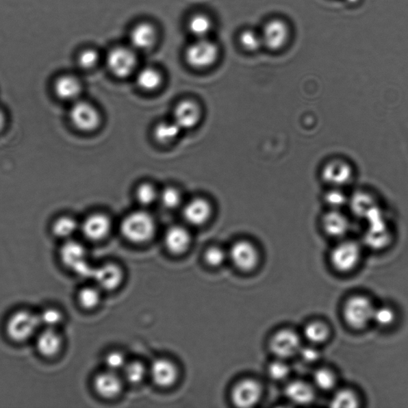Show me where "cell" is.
Returning a JSON list of instances; mask_svg holds the SVG:
<instances>
[{
  "mask_svg": "<svg viewBox=\"0 0 408 408\" xmlns=\"http://www.w3.org/2000/svg\"><path fill=\"white\" fill-rule=\"evenodd\" d=\"M218 57V47L213 42L201 38L188 47L186 53L188 64L196 69H205L215 63Z\"/></svg>",
  "mask_w": 408,
  "mask_h": 408,
  "instance_id": "obj_4",
  "label": "cell"
},
{
  "mask_svg": "<svg viewBox=\"0 0 408 408\" xmlns=\"http://www.w3.org/2000/svg\"><path fill=\"white\" fill-rule=\"evenodd\" d=\"M359 405L357 395L350 390L338 391L331 400V407L336 408H357Z\"/></svg>",
  "mask_w": 408,
  "mask_h": 408,
  "instance_id": "obj_32",
  "label": "cell"
},
{
  "mask_svg": "<svg viewBox=\"0 0 408 408\" xmlns=\"http://www.w3.org/2000/svg\"><path fill=\"white\" fill-rule=\"evenodd\" d=\"M329 335L328 325L320 320L306 324L304 329V337L312 346L324 343L329 339Z\"/></svg>",
  "mask_w": 408,
  "mask_h": 408,
  "instance_id": "obj_26",
  "label": "cell"
},
{
  "mask_svg": "<svg viewBox=\"0 0 408 408\" xmlns=\"http://www.w3.org/2000/svg\"><path fill=\"white\" fill-rule=\"evenodd\" d=\"M61 259L63 264L81 273L87 274V266L85 261L86 251L84 246L76 241L68 240L62 246L60 251Z\"/></svg>",
  "mask_w": 408,
  "mask_h": 408,
  "instance_id": "obj_12",
  "label": "cell"
},
{
  "mask_svg": "<svg viewBox=\"0 0 408 408\" xmlns=\"http://www.w3.org/2000/svg\"><path fill=\"white\" fill-rule=\"evenodd\" d=\"M5 121H6V118H5L4 114L0 111V130L3 128L5 125Z\"/></svg>",
  "mask_w": 408,
  "mask_h": 408,
  "instance_id": "obj_45",
  "label": "cell"
},
{
  "mask_svg": "<svg viewBox=\"0 0 408 408\" xmlns=\"http://www.w3.org/2000/svg\"><path fill=\"white\" fill-rule=\"evenodd\" d=\"M375 306L364 296H354L349 298L343 308L344 320L349 327L361 329L372 322Z\"/></svg>",
  "mask_w": 408,
  "mask_h": 408,
  "instance_id": "obj_3",
  "label": "cell"
},
{
  "mask_svg": "<svg viewBox=\"0 0 408 408\" xmlns=\"http://www.w3.org/2000/svg\"><path fill=\"white\" fill-rule=\"evenodd\" d=\"M105 364L110 371L123 370L126 366L125 357L119 352L111 353L105 358Z\"/></svg>",
  "mask_w": 408,
  "mask_h": 408,
  "instance_id": "obj_42",
  "label": "cell"
},
{
  "mask_svg": "<svg viewBox=\"0 0 408 408\" xmlns=\"http://www.w3.org/2000/svg\"><path fill=\"white\" fill-rule=\"evenodd\" d=\"M95 390L105 398H113L123 390V382L115 372H102L97 376L94 382Z\"/></svg>",
  "mask_w": 408,
  "mask_h": 408,
  "instance_id": "obj_20",
  "label": "cell"
},
{
  "mask_svg": "<svg viewBox=\"0 0 408 408\" xmlns=\"http://www.w3.org/2000/svg\"><path fill=\"white\" fill-rule=\"evenodd\" d=\"M99 53L94 49H85L77 56V63L82 69H93L99 62Z\"/></svg>",
  "mask_w": 408,
  "mask_h": 408,
  "instance_id": "obj_39",
  "label": "cell"
},
{
  "mask_svg": "<svg viewBox=\"0 0 408 408\" xmlns=\"http://www.w3.org/2000/svg\"><path fill=\"white\" fill-rule=\"evenodd\" d=\"M123 371L125 378L131 383H138L143 381L146 374L144 364L140 362L126 364Z\"/></svg>",
  "mask_w": 408,
  "mask_h": 408,
  "instance_id": "obj_36",
  "label": "cell"
},
{
  "mask_svg": "<svg viewBox=\"0 0 408 408\" xmlns=\"http://www.w3.org/2000/svg\"><path fill=\"white\" fill-rule=\"evenodd\" d=\"M159 198L163 205L168 209L176 208L181 203V193L173 188L164 189Z\"/></svg>",
  "mask_w": 408,
  "mask_h": 408,
  "instance_id": "obj_41",
  "label": "cell"
},
{
  "mask_svg": "<svg viewBox=\"0 0 408 408\" xmlns=\"http://www.w3.org/2000/svg\"><path fill=\"white\" fill-rule=\"evenodd\" d=\"M348 1L350 3H356L357 0H348Z\"/></svg>",
  "mask_w": 408,
  "mask_h": 408,
  "instance_id": "obj_46",
  "label": "cell"
},
{
  "mask_svg": "<svg viewBox=\"0 0 408 408\" xmlns=\"http://www.w3.org/2000/svg\"><path fill=\"white\" fill-rule=\"evenodd\" d=\"M79 229V223L75 218L70 216H62L56 218L52 225V232L58 238L70 239Z\"/></svg>",
  "mask_w": 408,
  "mask_h": 408,
  "instance_id": "obj_27",
  "label": "cell"
},
{
  "mask_svg": "<svg viewBox=\"0 0 408 408\" xmlns=\"http://www.w3.org/2000/svg\"><path fill=\"white\" fill-rule=\"evenodd\" d=\"M137 81L140 88L145 90H153L162 84L160 73L151 67L143 68L137 76Z\"/></svg>",
  "mask_w": 408,
  "mask_h": 408,
  "instance_id": "obj_29",
  "label": "cell"
},
{
  "mask_svg": "<svg viewBox=\"0 0 408 408\" xmlns=\"http://www.w3.org/2000/svg\"><path fill=\"white\" fill-rule=\"evenodd\" d=\"M93 275L97 283L105 290L118 288L123 279V271L114 264L102 266Z\"/></svg>",
  "mask_w": 408,
  "mask_h": 408,
  "instance_id": "obj_21",
  "label": "cell"
},
{
  "mask_svg": "<svg viewBox=\"0 0 408 408\" xmlns=\"http://www.w3.org/2000/svg\"><path fill=\"white\" fill-rule=\"evenodd\" d=\"M129 40L134 50L147 51L157 41V31L151 23H139L130 32Z\"/></svg>",
  "mask_w": 408,
  "mask_h": 408,
  "instance_id": "obj_17",
  "label": "cell"
},
{
  "mask_svg": "<svg viewBox=\"0 0 408 408\" xmlns=\"http://www.w3.org/2000/svg\"><path fill=\"white\" fill-rule=\"evenodd\" d=\"M53 92L60 100L75 102L79 100L81 93V84L77 77L63 75L55 81Z\"/></svg>",
  "mask_w": 408,
  "mask_h": 408,
  "instance_id": "obj_15",
  "label": "cell"
},
{
  "mask_svg": "<svg viewBox=\"0 0 408 408\" xmlns=\"http://www.w3.org/2000/svg\"><path fill=\"white\" fill-rule=\"evenodd\" d=\"M323 227L329 236L340 238L348 231V222L346 218L337 212L327 214L323 220Z\"/></svg>",
  "mask_w": 408,
  "mask_h": 408,
  "instance_id": "obj_25",
  "label": "cell"
},
{
  "mask_svg": "<svg viewBox=\"0 0 408 408\" xmlns=\"http://www.w3.org/2000/svg\"><path fill=\"white\" fill-rule=\"evenodd\" d=\"M40 318L42 325L45 328L57 329L58 325H60L63 320V314L60 310L55 308L47 309L40 314Z\"/></svg>",
  "mask_w": 408,
  "mask_h": 408,
  "instance_id": "obj_38",
  "label": "cell"
},
{
  "mask_svg": "<svg viewBox=\"0 0 408 408\" xmlns=\"http://www.w3.org/2000/svg\"><path fill=\"white\" fill-rule=\"evenodd\" d=\"M62 346L63 339L57 329L45 328L37 336L36 348L43 357H55L61 351Z\"/></svg>",
  "mask_w": 408,
  "mask_h": 408,
  "instance_id": "obj_13",
  "label": "cell"
},
{
  "mask_svg": "<svg viewBox=\"0 0 408 408\" xmlns=\"http://www.w3.org/2000/svg\"><path fill=\"white\" fill-rule=\"evenodd\" d=\"M79 302L82 307L90 309L96 307L100 303L99 290L94 288H85L79 291L77 295Z\"/></svg>",
  "mask_w": 408,
  "mask_h": 408,
  "instance_id": "obj_34",
  "label": "cell"
},
{
  "mask_svg": "<svg viewBox=\"0 0 408 408\" xmlns=\"http://www.w3.org/2000/svg\"><path fill=\"white\" fill-rule=\"evenodd\" d=\"M272 353L278 359H288L299 353L302 343L298 333L285 329L273 335L270 342Z\"/></svg>",
  "mask_w": 408,
  "mask_h": 408,
  "instance_id": "obj_7",
  "label": "cell"
},
{
  "mask_svg": "<svg viewBox=\"0 0 408 408\" xmlns=\"http://www.w3.org/2000/svg\"><path fill=\"white\" fill-rule=\"evenodd\" d=\"M111 222L109 218L102 214H93L81 223V230L87 239L99 241L109 234Z\"/></svg>",
  "mask_w": 408,
  "mask_h": 408,
  "instance_id": "obj_14",
  "label": "cell"
},
{
  "mask_svg": "<svg viewBox=\"0 0 408 408\" xmlns=\"http://www.w3.org/2000/svg\"><path fill=\"white\" fill-rule=\"evenodd\" d=\"M150 375L155 385L166 387L173 385L178 377L175 364L165 359L155 361L150 367Z\"/></svg>",
  "mask_w": 408,
  "mask_h": 408,
  "instance_id": "obj_16",
  "label": "cell"
},
{
  "mask_svg": "<svg viewBox=\"0 0 408 408\" xmlns=\"http://www.w3.org/2000/svg\"><path fill=\"white\" fill-rule=\"evenodd\" d=\"M165 245L173 254H182L190 245L191 237L188 231L182 227L169 228L165 235Z\"/></svg>",
  "mask_w": 408,
  "mask_h": 408,
  "instance_id": "obj_23",
  "label": "cell"
},
{
  "mask_svg": "<svg viewBox=\"0 0 408 408\" xmlns=\"http://www.w3.org/2000/svg\"><path fill=\"white\" fill-rule=\"evenodd\" d=\"M137 198L142 205H151L159 198L155 188L149 183H143L137 190Z\"/></svg>",
  "mask_w": 408,
  "mask_h": 408,
  "instance_id": "obj_40",
  "label": "cell"
},
{
  "mask_svg": "<svg viewBox=\"0 0 408 408\" xmlns=\"http://www.w3.org/2000/svg\"><path fill=\"white\" fill-rule=\"evenodd\" d=\"M361 257V248L356 242L347 241L335 246L330 255V261L335 270L347 273L356 268Z\"/></svg>",
  "mask_w": 408,
  "mask_h": 408,
  "instance_id": "obj_5",
  "label": "cell"
},
{
  "mask_svg": "<svg viewBox=\"0 0 408 408\" xmlns=\"http://www.w3.org/2000/svg\"><path fill=\"white\" fill-rule=\"evenodd\" d=\"M396 320V312L390 306H381L374 310L372 322L379 327H390Z\"/></svg>",
  "mask_w": 408,
  "mask_h": 408,
  "instance_id": "obj_33",
  "label": "cell"
},
{
  "mask_svg": "<svg viewBox=\"0 0 408 408\" xmlns=\"http://www.w3.org/2000/svg\"><path fill=\"white\" fill-rule=\"evenodd\" d=\"M70 119L72 125L82 132H91L100 124L98 110L89 102L84 101L74 102L70 111Z\"/></svg>",
  "mask_w": 408,
  "mask_h": 408,
  "instance_id": "obj_8",
  "label": "cell"
},
{
  "mask_svg": "<svg viewBox=\"0 0 408 408\" xmlns=\"http://www.w3.org/2000/svg\"><path fill=\"white\" fill-rule=\"evenodd\" d=\"M290 373V368L283 359H278L277 361L272 362L268 368L269 377L275 381L285 380L289 377Z\"/></svg>",
  "mask_w": 408,
  "mask_h": 408,
  "instance_id": "obj_37",
  "label": "cell"
},
{
  "mask_svg": "<svg viewBox=\"0 0 408 408\" xmlns=\"http://www.w3.org/2000/svg\"><path fill=\"white\" fill-rule=\"evenodd\" d=\"M212 208L210 204L203 199H195L186 204L183 208V217L194 226L203 225L210 218Z\"/></svg>",
  "mask_w": 408,
  "mask_h": 408,
  "instance_id": "obj_19",
  "label": "cell"
},
{
  "mask_svg": "<svg viewBox=\"0 0 408 408\" xmlns=\"http://www.w3.org/2000/svg\"><path fill=\"white\" fill-rule=\"evenodd\" d=\"M314 383L320 390L331 391L337 385V377L328 368H319L314 375Z\"/></svg>",
  "mask_w": 408,
  "mask_h": 408,
  "instance_id": "obj_31",
  "label": "cell"
},
{
  "mask_svg": "<svg viewBox=\"0 0 408 408\" xmlns=\"http://www.w3.org/2000/svg\"><path fill=\"white\" fill-rule=\"evenodd\" d=\"M290 33L288 23L275 18L266 23L261 35L264 45L271 51H279L288 42Z\"/></svg>",
  "mask_w": 408,
  "mask_h": 408,
  "instance_id": "obj_10",
  "label": "cell"
},
{
  "mask_svg": "<svg viewBox=\"0 0 408 408\" xmlns=\"http://www.w3.org/2000/svg\"><path fill=\"white\" fill-rule=\"evenodd\" d=\"M40 315L27 309L18 310L10 316L6 332L14 342H25L38 332L41 327Z\"/></svg>",
  "mask_w": 408,
  "mask_h": 408,
  "instance_id": "obj_1",
  "label": "cell"
},
{
  "mask_svg": "<svg viewBox=\"0 0 408 408\" xmlns=\"http://www.w3.org/2000/svg\"><path fill=\"white\" fill-rule=\"evenodd\" d=\"M137 62L133 49L125 47L114 48L106 58V64L110 71L118 77H126L132 74Z\"/></svg>",
  "mask_w": 408,
  "mask_h": 408,
  "instance_id": "obj_6",
  "label": "cell"
},
{
  "mask_svg": "<svg viewBox=\"0 0 408 408\" xmlns=\"http://www.w3.org/2000/svg\"><path fill=\"white\" fill-rule=\"evenodd\" d=\"M188 29L197 40L207 38L212 30V21L210 18L203 14L193 16L188 22Z\"/></svg>",
  "mask_w": 408,
  "mask_h": 408,
  "instance_id": "obj_28",
  "label": "cell"
},
{
  "mask_svg": "<svg viewBox=\"0 0 408 408\" xmlns=\"http://www.w3.org/2000/svg\"><path fill=\"white\" fill-rule=\"evenodd\" d=\"M262 395V388L259 382L252 379H245L237 383L231 393L235 405L242 408L255 406Z\"/></svg>",
  "mask_w": 408,
  "mask_h": 408,
  "instance_id": "obj_9",
  "label": "cell"
},
{
  "mask_svg": "<svg viewBox=\"0 0 408 408\" xmlns=\"http://www.w3.org/2000/svg\"><path fill=\"white\" fill-rule=\"evenodd\" d=\"M323 175L327 181L334 183L333 186H342L350 179L352 170L346 162L333 160L324 168Z\"/></svg>",
  "mask_w": 408,
  "mask_h": 408,
  "instance_id": "obj_24",
  "label": "cell"
},
{
  "mask_svg": "<svg viewBox=\"0 0 408 408\" xmlns=\"http://www.w3.org/2000/svg\"><path fill=\"white\" fill-rule=\"evenodd\" d=\"M299 354L303 361L309 364L318 361L320 358V353L312 346L301 348Z\"/></svg>",
  "mask_w": 408,
  "mask_h": 408,
  "instance_id": "obj_44",
  "label": "cell"
},
{
  "mask_svg": "<svg viewBox=\"0 0 408 408\" xmlns=\"http://www.w3.org/2000/svg\"><path fill=\"white\" fill-rule=\"evenodd\" d=\"M201 118V111L195 102L184 101L174 111V121L181 129L195 127Z\"/></svg>",
  "mask_w": 408,
  "mask_h": 408,
  "instance_id": "obj_18",
  "label": "cell"
},
{
  "mask_svg": "<svg viewBox=\"0 0 408 408\" xmlns=\"http://www.w3.org/2000/svg\"><path fill=\"white\" fill-rule=\"evenodd\" d=\"M120 231L128 240L142 244L152 239L155 225L153 217L148 213L137 212L125 218L121 223Z\"/></svg>",
  "mask_w": 408,
  "mask_h": 408,
  "instance_id": "obj_2",
  "label": "cell"
},
{
  "mask_svg": "<svg viewBox=\"0 0 408 408\" xmlns=\"http://www.w3.org/2000/svg\"><path fill=\"white\" fill-rule=\"evenodd\" d=\"M229 255L233 264L242 271L254 270L259 261L256 247L247 241L237 242L232 246Z\"/></svg>",
  "mask_w": 408,
  "mask_h": 408,
  "instance_id": "obj_11",
  "label": "cell"
},
{
  "mask_svg": "<svg viewBox=\"0 0 408 408\" xmlns=\"http://www.w3.org/2000/svg\"><path fill=\"white\" fill-rule=\"evenodd\" d=\"M226 259L225 252L220 247L213 246L206 251L205 260L212 266H220Z\"/></svg>",
  "mask_w": 408,
  "mask_h": 408,
  "instance_id": "obj_43",
  "label": "cell"
},
{
  "mask_svg": "<svg viewBox=\"0 0 408 408\" xmlns=\"http://www.w3.org/2000/svg\"><path fill=\"white\" fill-rule=\"evenodd\" d=\"M182 129L175 121H165L155 128L154 135L159 142L169 143L176 139Z\"/></svg>",
  "mask_w": 408,
  "mask_h": 408,
  "instance_id": "obj_30",
  "label": "cell"
},
{
  "mask_svg": "<svg viewBox=\"0 0 408 408\" xmlns=\"http://www.w3.org/2000/svg\"><path fill=\"white\" fill-rule=\"evenodd\" d=\"M285 393L288 400L296 405H309L315 399L314 387L303 381H291L286 386Z\"/></svg>",
  "mask_w": 408,
  "mask_h": 408,
  "instance_id": "obj_22",
  "label": "cell"
},
{
  "mask_svg": "<svg viewBox=\"0 0 408 408\" xmlns=\"http://www.w3.org/2000/svg\"><path fill=\"white\" fill-rule=\"evenodd\" d=\"M240 44L245 50L255 51L264 45L262 35L253 30H245L240 36Z\"/></svg>",
  "mask_w": 408,
  "mask_h": 408,
  "instance_id": "obj_35",
  "label": "cell"
}]
</instances>
